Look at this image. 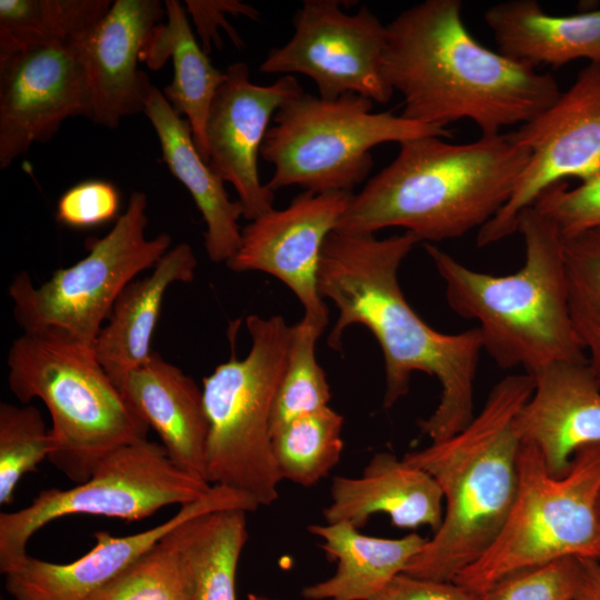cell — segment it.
<instances>
[{"label":"cell","instance_id":"obj_1","mask_svg":"<svg viewBox=\"0 0 600 600\" xmlns=\"http://www.w3.org/2000/svg\"><path fill=\"white\" fill-rule=\"evenodd\" d=\"M419 242L409 231L384 239L333 231L322 248L318 288L339 312L328 336L330 348L341 347L352 324L364 326L377 339L384 359V408L408 394L414 372L439 381V403L419 428L431 442H440L474 418V380L483 348L478 328L439 332L404 298L398 271Z\"/></svg>","mask_w":600,"mask_h":600},{"label":"cell","instance_id":"obj_2","mask_svg":"<svg viewBox=\"0 0 600 600\" xmlns=\"http://www.w3.org/2000/svg\"><path fill=\"white\" fill-rule=\"evenodd\" d=\"M462 6L426 0L386 26L382 73L402 96L401 116L442 129L467 119L481 136L529 122L558 99V82L478 42Z\"/></svg>","mask_w":600,"mask_h":600},{"label":"cell","instance_id":"obj_3","mask_svg":"<svg viewBox=\"0 0 600 600\" xmlns=\"http://www.w3.org/2000/svg\"><path fill=\"white\" fill-rule=\"evenodd\" d=\"M530 159L510 133L468 143L422 137L353 193L334 231L373 234L401 227L420 241H442L483 227L509 201Z\"/></svg>","mask_w":600,"mask_h":600},{"label":"cell","instance_id":"obj_4","mask_svg":"<svg viewBox=\"0 0 600 600\" xmlns=\"http://www.w3.org/2000/svg\"><path fill=\"white\" fill-rule=\"evenodd\" d=\"M533 388L526 372L502 378L463 430L402 457L436 479L444 506L440 528L403 573L453 581L494 542L519 483L522 443L514 420Z\"/></svg>","mask_w":600,"mask_h":600},{"label":"cell","instance_id":"obj_5","mask_svg":"<svg viewBox=\"0 0 600 600\" xmlns=\"http://www.w3.org/2000/svg\"><path fill=\"white\" fill-rule=\"evenodd\" d=\"M526 259L516 272L473 270L434 244L424 250L444 282L449 307L474 320L482 348L502 369L533 374L560 361H586L574 331L567 291L564 238L532 206L518 217Z\"/></svg>","mask_w":600,"mask_h":600},{"label":"cell","instance_id":"obj_6","mask_svg":"<svg viewBox=\"0 0 600 600\" xmlns=\"http://www.w3.org/2000/svg\"><path fill=\"white\" fill-rule=\"evenodd\" d=\"M12 393L47 407L53 442L48 460L71 481L84 482L117 449L147 439L149 427L128 403L92 348L23 333L8 354Z\"/></svg>","mask_w":600,"mask_h":600},{"label":"cell","instance_id":"obj_7","mask_svg":"<svg viewBox=\"0 0 600 600\" xmlns=\"http://www.w3.org/2000/svg\"><path fill=\"white\" fill-rule=\"evenodd\" d=\"M251 348L202 380L208 422L206 478L270 506L282 481L272 453L271 414L282 378L291 326L281 316L246 321Z\"/></svg>","mask_w":600,"mask_h":600},{"label":"cell","instance_id":"obj_8","mask_svg":"<svg viewBox=\"0 0 600 600\" xmlns=\"http://www.w3.org/2000/svg\"><path fill=\"white\" fill-rule=\"evenodd\" d=\"M373 101L348 93L323 99L301 91L273 117L260 156L273 166L268 189L299 186L308 191L352 192L368 177L371 149L422 137L451 138L432 127L391 111L373 112Z\"/></svg>","mask_w":600,"mask_h":600},{"label":"cell","instance_id":"obj_9","mask_svg":"<svg viewBox=\"0 0 600 600\" xmlns=\"http://www.w3.org/2000/svg\"><path fill=\"white\" fill-rule=\"evenodd\" d=\"M600 446L582 448L569 472L553 477L537 448L522 443L510 513L491 547L453 580L481 594L499 579L551 561L600 557L597 499Z\"/></svg>","mask_w":600,"mask_h":600},{"label":"cell","instance_id":"obj_10","mask_svg":"<svg viewBox=\"0 0 600 600\" xmlns=\"http://www.w3.org/2000/svg\"><path fill=\"white\" fill-rule=\"evenodd\" d=\"M147 206L146 193L133 191L112 229L86 241L88 254L40 287L26 271L14 276L8 292L23 333L93 347L123 289L169 250L168 233L147 239Z\"/></svg>","mask_w":600,"mask_h":600},{"label":"cell","instance_id":"obj_11","mask_svg":"<svg viewBox=\"0 0 600 600\" xmlns=\"http://www.w3.org/2000/svg\"><path fill=\"white\" fill-rule=\"evenodd\" d=\"M207 481L179 469L161 443L148 439L108 454L82 483L44 489L31 503L0 514V571L23 559L31 537L62 517L90 514L137 521L163 507L207 496Z\"/></svg>","mask_w":600,"mask_h":600},{"label":"cell","instance_id":"obj_12","mask_svg":"<svg viewBox=\"0 0 600 600\" xmlns=\"http://www.w3.org/2000/svg\"><path fill=\"white\" fill-rule=\"evenodd\" d=\"M340 3L304 0L292 37L272 48L259 69L309 77L323 99L353 93L384 104L393 94L382 73L386 26L367 6L349 14Z\"/></svg>","mask_w":600,"mask_h":600},{"label":"cell","instance_id":"obj_13","mask_svg":"<svg viewBox=\"0 0 600 600\" xmlns=\"http://www.w3.org/2000/svg\"><path fill=\"white\" fill-rule=\"evenodd\" d=\"M509 133L530 159L509 201L479 229L478 247L514 233L520 212L550 186L583 181L600 169V61L589 62L548 109Z\"/></svg>","mask_w":600,"mask_h":600},{"label":"cell","instance_id":"obj_14","mask_svg":"<svg viewBox=\"0 0 600 600\" xmlns=\"http://www.w3.org/2000/svg\"><path fill=\"white\" fill-rule=\"evenodd\" d=\"M87 38L36 43L0 59V168L50 140L67 118L90 117Z\"/></svg>","mask_w":600,"mask_h":600},{"label":"cell","instance_id":"obj_15","mask_svg":"<svg viewBox=\"0 0 600 600\" xmlns=\"http://www.w3.org/2000/svg\"><path fill=\"white\" fill-rule=\"evenodd\" d=\"M352 194L306 190L288 207L263 213L242 228L240 247L227 267L276 277L294 293L306 317L327 327L329 311L318 288L321 252Z\"/></svg>","mask_w":600,"mask_h":600},{"label":"cell","instance_id":"obj_16","mask_svg":"<svg viewBox=\"0 0 600 600\" xmlns=\"http://www.w3.org/2000/svg\"><path fill=\"white\" fill-rule=\"evenodd\" d=\"M243 62L230 64L212 100L207 124L208 164L232 184L250 221L273 209L274 192L261 183L258 158L279 108L303 89L293 76L252 83Z\"/></svg>","mask_w":600,"mask_h":600},{"label":"cell","instance_id":"obj_17","mask_svg":"<svg viewBox=\"0 0 600 600\" xmlns=\"http://www.w3.org/2000/svg\"><path fill=\"white\" fill-rule=\"evenodd\" d=\"M258 508L244 493L212 486L207 496L181 506L170 519L144 531L124 537L97 531L96 546L72 562L53 563L27 554L3 573L4 588L13 600H87L182 522L216 510L250 512Z\"/></svg>","mask_w":600,"mask_h":600},{"label":"cell","instance_id":"obj_18","mask_svg":"<svg viewBox=\"0 0 600 600\" xmlns=\"http://www.w3.org/2000/svg\"><path fill=\"white\" fill-rule=\"evenodd\" d=\"M534 388L514 420L521 443L537 448L553 477L579 450L600 446V380L586 361H560L533 374Z\"/></svg>","mask_w":600,"mask_h":600},{"label":"cell","instance_id":"obj_19","mask_svg":"<svg viewBox=\"0 0 600 600\" xmlns=\"http://www.w3.org/2000/svg\"><path fill=\"white\" fill-rule=\"evenodd\" d=\"M166 8L158 0H116L84 42L91 86L89 119L109 129L142 112L151 82L138 61Z\"/></svg>","mask_w":600,"mask_h":600},{"label":"cell","instance_id":"obj_20","mask_svg":"<svg viewBox=\"0 0 600 600\" xmlns=\"http://www.w3.org/2000/svg\"><path fill=\"white\" fill-rule=\"evenodd\" d=\"M443 510L441 488L431 474L381 451L372 456L360 477L332 479L330 503L322 514L326 523L347 522L360 529L370 517L383 513L397 528L429 527L434 533Z\"/></svg>","mask_w":600,"mask_h":600},{"label":"cell","instance_id":"obj_21","mask_svg":"<svg viewBox=\"0 0 600 600\" xmlns=\"http://www.w3.org/2000/svg\"><path fill=\"white\" fill-rule=\"evenodd\" d=\"M112 381L157 432L171 461L186 473L207 481L208 422L202 389L193 378L152 352L143 364Z\"/></svg>","mask_w":600,"mask_h":600},{"label":"cell","instance_id":"obj_22","mask_svg":"<svg viewBox=\"0 0 600 600\" xmlns=\"http://www.w3.org/2000/svg\"><path fill=\"white\" fill-rule=\"evenodd\" d=\"M143 112L159 138L163 161L188 189L206 222L204 248L209 259L227 263L241 243L242 204L230 199L224 181L200 156L189 122L152 84L148 88Z\"/></svg>","mask_w":600,"mask_h":600},{"label":"cell","instance_id":"obj_23","mask_svg":"<svg viewBox=\"0 0 600 600\" xmlns=\"http://www.w3.org/2000/svg\"><path fill=\"white\" fill-rule=\"evenodd\" d=\"M196 254L188 243L168 250L150 274L134 279L118 297L92 350L111 380L143 364L168 288L194 279Z\"/></svg>","mask_w":600,"mask_h":600},{"label":"cell","instance_id":"obj_24","mask_svg":"<svg viewBox=\"0 0 600 600\" xmlns=\"http://www.w3.org/2000/svg\"><path fill=\"white\" fill-rule=\"evenodd\" d=\"M307 530L320 539L327 559L337 562L330 578L301 590L307 600H372L428 541L417 532L401 538L367 536L347 522L313 523Z\"/></svg>","mask_w":600,"mask_h":600},{"label":"cell","instance_id":"obj_25","mask_svg":"<svg viewBox=\"0 0 600 600\" xmlns=\"http://www.w3.org/2000/svg\"><path fill=\"white\" fill-rule=\"evenodd\" d=\"M483 18L499 52L533 69L600 61V9L552 16L536 0H509L488 8Z\"/></svg>","mask_w":600,"mask_h":600},{"label":"cell","instance_id":"obj_26","mask_svg":"<svg viewBox=\"0 0 600 600\" xmlns=\"http://www.w3.org/2000/svg\"><path fill=\"white\" fill-rule=\"evenodd\" d=\"M167 23H159L141 53L150 69H159L171 57L173 79L163 94L172 108L187 117L194 144L208 163L206 124L216 92L224 80L196 40L182 4L164 1Z\"/></svg>","mask_w":600,"mask_h":600},{"label":"cell","instance_id":"obj_27","mask_svg":"<svg viewBox=\"0 0 600 600\" xmlns=\"http://www.w3.org/2000/svg\"><path fill=\"white\" fill-rule=\"evenodd\" d=\"M247 513L210 511L171 531L192 574L197 600H237V568L248 540Z\"/></svg>","mask_w":600,"mask_h":600},{"label":"cell","instance_id":"obj_28","mask_svg":"<svg viewBox=\"0 0 600 600\" xmlns=\"http://www.w3.org/2000/svg\"><path fill=\"white\" fill-rule=\"evenodd\" d=\"M110 0H0V59L31 44L84 40Z\"/></svg>","mask_w":600,"mask_h":600},{"label":"cell","instance_id":"obj_29","mask_svg":"<svg viewBox=\"0 0 600 600\" xmlns=\"http://www.w3.org/2000/svg\"><path fill=\"white\" fill-rule=\"evenodd\" d=\"M343 417L330 407L301 416L272 434V453L281 480L310 488L339 463Z\"/></svg>","mask_w":600,"mask_h":600},{"label":"cell","instance_id":"obj_30","mask_svg":"<svg viewBox=\"0 0 600 600\" xmlns=\"http://www.w3.org/2000/svg\"><path fill=\"white\" fill-rule=\"evenodd\" d=\"M326 326L303 318L291 326L284 371L271 414V436L288 422L329 407L330 388L317 361L316 346Z\"/></svg>","mask_w":600,"mask_h":600},{"label":"cell","instance_id":"obj_31","mask_svg":"<svg viewBox=\"0 0 600 600\" xmlns=\"http://www.w3.org/2000/svg\"><path fill=\"white\" fill-rule=\"evenodd\" d=\"M87 600H197V596L170 531Z\"/></svg>","mask_w":600,"mask_h":600},{"label":"cell","instance_id":"obj_32","mask_svg":"<svg viewBox=\"0 0 600 600\" xmlns=\"http://www.w3.org/2000/svg\"><path fill=\"white\" fill-rule=\"evenodd\" d=\"M564 261L571 321L600 380V228L564 239Z\"/></svg>","mask_w":600,"mask_h":600},{"label":"cell","instance_id":"obj_33","mask_svg":"<svg viewBox=\"0 0 600 600\" xmlns=\"http://www.w3.org/2000/svg\"><path fill=\"white\" fill-rule=\"evenodd\" d=\"M53 442L34 406L0 404V503L10 504L19 480L48 460Z\"/></svg>","mask_w":600,"mask_h":600},{"label":"cell","instance_id":"obj_34","mask_svg":"<svg viewBox=\"0 0 600 600\" xmlns=\"http://www.w3.org/2000/svg\"><path fill=\"white\" fill-rule=\"evenodd\" d=\"M581 558L568 557L510 573L481 593L483 600H578Z\"/></svg>","mask_w":600,"mask_h":600},{"label":"cell","instance_id":"obj_35","mask_svg":"<svg viewBox=\"0 0 600 600\" xmlns=\"http://www.w3.org/2000/svg\"><path fill=\"white\" fill-rule=\"evenodd\" d=\"M532 207L551 220L564 239L600 228V169L573 189L564 181L550 186Z\"/></svg>","mask_w":600,"mask_h":600},{"label":"cell","instance_id":"obj_36","mask_svg":"<svg viewBox=\"0 0 600 600\" xmlns=\"http://www.w3.org/2000/svg\"><path fill=\"white\" fill-rule=\"evenodd\" d=\"M120 194L104 180H86L68 189L58 200L57 220L70 228L87 229L109 222L118 214Z\"/></svg>","mask_w":600,"mask_h":600},{"label":"cell","instance_id":"obj_37","mask_svg":"<svg viewBox=\"0 0 600 600\" xmlns=\"http://www.w3.org/2000/svg\"><path fill=\"white\" fill-rule=\"evenodd\" d=\"M186 6L201 38V47L206 53L210 52L212 43L221 47L222 40L218 32L220 28L227 30L238 48L243 47L241 38L228 23L226 13L246 16L252 20H258L260 17V12L256 8L237 0H188Z\"/></svg>","mask_w":600,"mask_h":600},{"label":"cell","instance_id":"obj_38","mask_svg":"<svg viewBox=\"0 0 600 600\" xmlns=\"http://www.w3.org/2000/svg\"><path fill=\"white\" fill-rule=\"evenodd\" d=\"M372 600H483L454 581H439L400 573Z\"/></svg>","mask_w":600,"mask_h":600},{"label":"cell","instance_id":"obj_39","mask_svg":"<svg viewBox=\"0 0 600 600\" xmlns=\"http://www.w3.org/2000/svg\"><path fill=\"white\" fill-rule=\"evenodd\" d=\"M582 583L579 600H600V560L581 558Z\"/></svg>","mask_w":600,"mask_h":600},{"label":"cell","instance_id":"obj_40","mask_svg":"<svg viewBox=\"0 0 600 600\" xmlns=\"http://www.w3.org/2000/svg\"><path fill=\"white\" fill-rule=\"evenodd\" d=\"M248 600H279V599L271 598V597H268V596H264V594H259V593L251 592V593L248 594Z\"/></svg>","mask_w":600,"mask_h":600},{"label":"cell","instance_id":"obj_41","mask_svg":"<svg viewBox=\"0 0 600 600\" xmlns=\"http://www.w3.org/2000/svg\"><path fill=\"white\" fill-rule=\"evenodd\" d=\"M597 516H598V522H599V529H600V491L598 493V499H597ZM598 560H600V557Z\"/></svg>","mask_w":600,"mask_h":600},{"label":"cell","instance_id":"obj_42","mask_svg":"<svg viewBox=\"0 0 600 600\" xmlns=\"http://www.w3.org/2000/svg\"><path fill=\"white\" fill-rule=\"evenodd\" d=\"M579 600V599H578Z\"/></svg>","mask_w":600,"mask_h":600}]
</instances>
